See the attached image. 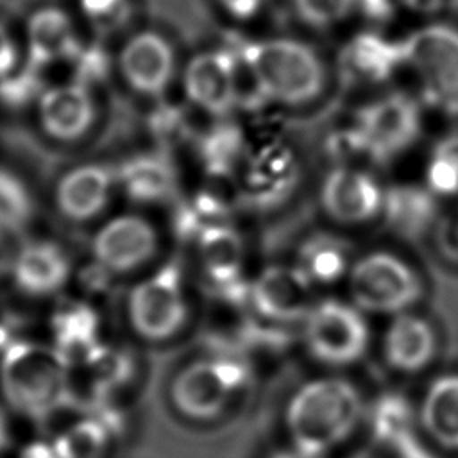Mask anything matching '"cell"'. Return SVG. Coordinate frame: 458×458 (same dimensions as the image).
I'll use <instances>...</instances> for the list:
<instances>
[{"label":"cell","mask_w":458,"mask_h":458,"mask_svg":"<svg viewBox=\"0 0 458 458\" xmlns=\"http://www.w3.org/2000/svg\"><path fill=\"white\" fill-rule=\"evenodd\" d=\"M118 66L129 88L147 97H157L174 77V48L163 34L141 30L122 47Z\"/></svg>","instance_id":"5bb4252c"},{"label":"cell","mask_w":458,"mask_h":458,"mask_svg":"<svg viewBox=\"0 0 458 458\" xmlns=\"http://www.w3.org/2000/svg\"><path fill=\"white\" fill-rule=\"evenodd\" d=\"M7 440H9L7 422H5V419H4V415H2V411H0V449H4V447H5Z\"/></svg>","instance_id":"8d00e7d4"},{"label":"cell","mask_w":458,"mask_h":458,"mask_svg":"<svg viewBox=\"0 0 458 458\" xmlns=\"http://www.w3.org/2000/svg\"><path fill=\"white\" fill-rule=\"evenodd\" d=\"M11 263H13V256L5 245V242L0 238V277L11 270Z\"/></svg>","instance_id":"e575fe53"},{"label":"cell","mask_w":458,"mask_h":458,"mask_svg":"<svg viewBox=\"0 0 458 458\" xmlns=\"http://www.w3.org/2000/svg\"><path fill=\"white\" fill-rule=\"evenodd\" d=\"M0 392L14 411L45 420L68 404L70 365L55 345L16 342L0 360Z\"/></svg>","instance_id":"3957f363"},{"label":"cell","mask_w":458,"mask_h":458,"mask_svg":"<svg viewBox=\"0 0 458 458\" xmlns=\"http://www.w3.org/2000/svg\"><path fill=\"white\" fill-rule=\"evenodd\" d=\"M370 435L376 445L395 458H433L415 433L413 408L399 394H383L374 403Z\"/></svg>","instance_id":"d6986e66"},{"label":"cell","mask_w":458,"mask_h":458,"mask_svg":"<svg viewBox=\"0 0 458 458\" xmlns=\"http://www.w3.org/2000/svg\"><path fill=\"white\" fill-rule=\"evenodd\" d=\"M38 120L41 129L54 140H79L93 125V97L89 89L81 82L52 86L39 95Z\"/></svg>","instance_id":"9a60e30c"},{"label":"cell","mask_w":458,"mask_h":458,"mask_svg":"<svg viewBox=\"0 0 458 458\" xmlns=\"http://www.w3.org/2000/svg\"><path fill=\"white\" fill-rule=\"evenodd\" d=\"M11 274L23 293L47 297L66 284L70 277V259L66 252L52 242H30L13 258Z\"/></svg>","instance_id":"ac0fdd59"},{"label":"cell","mask_w":458,"mask_h":458,"mask_svg":"<svg viewBox=\"0 0 458 458\" xmlns=\"http://www.w3.org/2000/svg\"><path fill=\"white\" fill-rule=\"evenodd\" d=\"M354 259L349 245L333 234H313L297 250L295 267L317 288L347 277Z\"/></svg>","instance_id":"7402d4cb"},{"label":"cell","mask_w":458,"mask_h":458,"mask_svg":"<svg viewBox=\"0 0 458 458\" xmlns=\"http://www.w3.org/2000/svg\"><path fill=\"white\" fill-rule=\"evenodd\" d=\"M424 179L433 197H458V131L447 132L431 147Z\"/></svg>","instance_id":"484cf974"},{"label":"cell","mask_w":458,"mask_h":458,"mask_svg":"<svg viewBox=\"0 0 458 458\" xmlns=\"http://www.w3.org/2000/svg\"><path fill=\"white\" fill-rule=\"evenodd\" d=\"M27 47L34 64H48L77 50L75 27L70 14L55 5H43L27 20Z\"/></svg>","instance_id":"ffe728a7"},{"label":"cell","mask_w":458,"mask_h":458,"mask_svg":"<svg viewBox=\"0 0 458 458\" xmlns=\"http://www.w3.org/2000/svg\"><path fill=\"white\" fill-rule=\"evenodd\" d=\"M199 256L209 279L215 283H229L234 281L242 270L243 245L234 231L213 227L200 236Z\"/></svg>","instance_id":"d4e9b609"},{"label":"cell","mask_w":458,"mask_h":458,"mask_svg":"<svg viewBox=\"0 0 458 458\" xmlns=\"http://www.w3.org/2000/svg\"><path fill=\"white\" fill-rule=\"evenodd\" d=\"M440 245L445 254L458 258V213L445 220L440 229Z\"/></svg>","instance_id":"d6a6232c"},{"label":"cell","mask_w":458,"mask_h":458,"mask_svg":"<svg viewBox=\"0 0 458 458\" xmlns=\"http://www.w3.org/2000/svg\"><path fill=\"white\" fill-rule=\"evenodd\" d=\"M356 0H293V9L302 23L313 29H327L344 21Z\"/></svg>","instance_id":"f546056e"},{"label":"cell","mask_w":458,"mask_h":458,"mask_svg":"<svg viewBox=\"0 0 458 458\" xmlns=\"http://www.w3.org/2000/svg\"><path fill=\"white\" fill-rule=\"evenodd\" d=\"M302 338L317 361L344 367L363 358L370 331L365 313L354 302L322 299L304 317Z\"/></svg>","instance_id":"ba28073f"},{"label":"cell","mask_w":458,"mask_h":458,"mask_svg":"<svg viewBox=\"0 0 458 458\" xmlns=\"http://www.w3.org/2000/svg\"><path fill=\"white\" fill-rule=\"evenodd\" d=\"M256 98L286 107L306 106L326 86V66L313 47L292 38H268L242 52Z\"/></svg>","instance_id":"7a4b0ae2"},{"label":"cell","mask_w":458,"mask_h":458,"mask_svg":"<svg viewBox=\"0 0 458 458\" xmlns=\"http://www.w3.org/2000/svg\"><path fill=\"white\" fill-rule=\"evenodd\" d=\"M347 284L351 302L363 313L392 317L410 311L424 293L417 270L401 256L386 250L367 252L354 259Z\"/></svg>","instance_id":"8992f818"},{"label":"cell","mask_w":458,"mask_h":458,"mask_svg":"<svg viewBox=\"0 0 458 458\" xmlns=\"http://www.w3.org/2000/svg\"><path fill=\"white\" fill-rule=\"evenodd\" d=\"M127 317L136 335L150 342L175 336L186 324L188 301L175 268L138 283L127 297Z\"/></svg>","instance_id":"9c48e42d"},{"label":"cell","mask_w":458,"mask_h":458,"mask_svg":"<svg viewBox=\"0 0 458 458\" xmlns=\"http://www.w3.org/2000/svg\"><path fill=\"white\" fill-rule=\"evenodd\" d=\"M422 131V107L406 91H388L365 102L352 116L347 140L356 154L386 165L408 152Z\"/></svg>","instance_id":"277c9868"},{"label":"cell","mask_w":458,"mask_h":458,"mask_svg":"<svg viewBox=\"0 0 458 458\" xmlns=\"http://www.w3.org/2000/svg\"><path fill=\"white\" fill-rule=\"evenodd\" d=\"M157 233L138 215H118L107 220L93 236L91 254L97 265L111 274H127L154 258Z\"/></svg>","instance_id":"7c38bea8"},{"label":"cell","mask_w":458,"mask_h":458,"mask_svg":"<svg viewBox=\"0 0 458 458\" xmlns=\"http://www.w3.org/2000/svg\"><path fill=\"white\" fill-rule=\"evenodd\" d=\"M243 64L224 50L193 55L182 75L188 100L213 116H224L243 100Z\"/></svg>","instance_id":"30bf717a"},{"label":"cell","mask_w":458,"mask_h":458,"mask_svg":"<svg viewBox=\"0 0 458 458\" xmlns=\"http://www.w3.org/2000/svg\"><path fill=\"white\" fill-rule=\"evenodd\" d=\"M399 63L411 72L420 100L435 111L458 116V29L428 23L397 47Z\"/></svg>","instance_id":"5b68a950"},{"label":"cell","mask_w":458,"mask_h":458,"mask_svg":"<svg viewBox=\"0 0 458 458\" xmlns=\"http://www.w3.org/2000/svg\"><path fill=\"white\" fill-rule=\"evenodd\" d=\"M295 163L284 148L263 150L247 168L245 191L258 204L279 202L292 191Z\"/></svg>","instance_id":"603a6c76"},{"label":"cell","mask_w":458,"mask_h":458,"mask_svg":"<svg viewBox=\"0 0 458 458\" xmlns=\"http://www.w3.org/2000/svg\"><path fill=\"white\" fill-rule=\"evenodd\" d=\"M113 175L100 165H81L66 172L55 188V206L72 222L98 216L109 202Z\"/></svg>","instance_id":"e0dca14e"},{"label":"cell","mask_w":458,"mask_h":458,"mask_svg":"<svg viewBox=\"0 0 458 458\" xmlns=\"http://www.w3.org/2000/svg\"><path fill=\"white\" fill-rule=\"evenodd\" d=\"M270 458H322V456H315V454H308V453H302L299 449H290V451H279L276 454H272Z\"/></svg>","instance_id":"d590c367"},{"label":"cell","mask_w":458,"mask_h":458,"mask_svg":"<svg viewBox=\"0 0 458 458\" xmlns=\"http://www.w3.org/2000/svg\"><path fill=\"white\" fill-rule=\"evenodd\" d=\"M267 0H216V4L234 20H250L265 5Z\"/></svg>","instance_id":"1f68e13d"},{"label":"cell","mask_w":458,"mask_h":458,"mask_svg":"<svg viewBox=\"0 0 458 458\" xmlns=\"http://www.w3.org/2000/svg\"><path fill=\"white\" fill-rule=\"evenodd\" d=\"M318 200L333 222L361 225L383 213L386 191L370 172L342 165L326 174Z\"/></svg>","instance_id":"8fae6325"},{"label":"cell","mask_w":458,"mask_h":458,"mask_svg":"<svg viewBox=\"0 0 458 458\" xmlns=\"http://www.w3.org/2000/svg\"><path fill=\"white\" fill-rule=\"evenodd\" d=\"M113 424L102 413L89 415L72 422L52 442L57 458H102L113 438Z\"/></svg>","instance_id":"cb8c5ba5"},{"label":"cell","mask_w":458,"mask_h":458,"mask_svg":"<svg viewBox=\"0 0 458 458\" xmlns=\"http://www.w3.org/2000/svg\"><path fill=\"white\" fill-rule=\"evenodd\" d=\"M122 182L127 193L138 200L161 199L170 186L166 166L154 157H140L123 168Z\"/></svg>","instance_id":"4316f807"},{"label":"cell","mask_w":458,"mask_h":458,"mask_svg":"<svg viewBox=\"0 0 458 458\" xmlns=\"http://www.w3.org/2000/svg\"><path fill=\"white\" fill-rule=\"evenodd\" d=\"M23 458H57L55 456V451L50 445H34V447H29L23 454Z\"/></svg>","instance_id":"836d02e7"},{"label":"cell","mask_w":458,"mask_h":458,"mask_svg":"<svg viewBox=\"0 0 458 458\" xmlns=\"http://www.w3.org/2000/svg\"><path fill=\"white\" fill-rule=\"evenodd\" d=\"M361 411L360 392L351 381L317 377L292 395L284 422L295 449L324 456L351 437Z\"/></svg>","instance_id":"6da1fadb"},{"label":"cell","mask_w":458,"mask_h":458,"mask_svg":"<svg viewBox=\"0 0 458 458\" xmlns=\"http://www.w3.org/2000/svg\"><path fill=\"white\" fill-rule=\"evenodd\" d=\"M249 367L233 356L199 360L177 372L170 386L174 408L191 420H213L247 386Z\"/></svg>","instance_id":"52a82bcc"},{"label":"cell","mask_w":458,"mask_h":458,"mask_svg":"<svg viewBox=\"0 0 458 458\" xmlns=\"http://www.w3.org/2000/svg\"><path fill=\"white\" fill-rule=\"evenodd\" d=\"M32 200L25 184L7 170H0V231H16L27 224Z\"/></svg>","instance_id":"83f0119b"},{"label":"cell","mask_w":458,"mask_h":458,"mask_svg":"<svg viewBox=\"0 0 458 458\" xmlns=\"http://www.w3.org/2000/svg\"><path fill=\"white\" fill-rule=\"evenodd\" d=\"M79 9L86 21L104 34L125 27L132 14L131 0H79Z\"/></svg>","instance_id":"f1b7e54d"},{"label":"cell","mask_w":458,"mask_h":458,"mask_svg":"<svg viewBox=\"0 0 458 458\" xmlns=\"http://www.w3.org/2000/svg\"><path fill=\"white\" fill-rule=\"evenodd\" d=\"M18 66V47L11 30L0 21V81L13 75Z\"/></svg>","instance_id":"4dcf8cb0"},{"label":"cell","mask_w":458,"mask_h":458,"mask_svg":"<svg viewBox=\"0 0 458 458\" xmlns=\"http://www.w3.org/2000/svg\"><path fill=\"white\" fill-rule=\"evenodd\" d=\"M419 417L438 445L458 451V374L440 376L428 386Z\"/></svg>","instance_id":"44dd1931"},{"label":"cell","mask_w":458,"mask_h":458,"mask_svg":"<svg viewBox=\"0 0 458 458\" xmlns=\"http://www.w3.org/2000/svg\"><path fill=\"white\" fill-rule=\"evenodd\" d=\"M437 354V333L428 318L404 311L394 315L383 333V358L397 372L424 370Z\"/></svg>","instance_id":"2e32d148"},{"label":"cell","mask_w":458,"mask_h":458,"mask_svg":"<svg viewBox=\"0 0 458 458\" xmlns=\"http://www.w3.org/2000/svg\"><path fill=\"white\" fill-rule=\"evenodd\" d=\"M256 311L272 322H302L313 304L315 286L295 265L263 268L249 290Z\"/></svg>","instance_id":"4fadbf2b"}]
</instances>
